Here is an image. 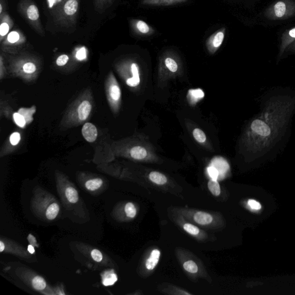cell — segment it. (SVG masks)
<instances>
[{
  "mask_svg": "<svg viewBox=\"0 0 295 295\" xmlns=\"http://www.w3.org/2000/svg\"><path fill=\"white\" fill-rule=\"evenodd\" d=\"M116 0H93L95 10L103 13L110 8Z\"/></svg>",
  "mask_w": 295,
  "mask_h": 295,
  "instance_id": "cell-16",
  "label": "cell"
},
{
  "mask_svg": "<svg viewBox=\"0 0 295 295\" xmlns=\"http://www.w3.org/2000/svg\"><path fill=\"white\" fill-rule=\"evenodd\" d=\"M151 182L159 185H163L168 182V178L165 176L157 171H152L149 175Z\"/></svg>",
  "mask_w": 295,
  "mask_h": 295,
  "instance_id": "cell-17",
  "label": "cell"
},
{
  "mask_svg": "<svg viewBox=\"0 0 295 295\" xmlns=\"http://www.w3.org/2000/svg\"><path fill=\"white\" fill-rule=\"evenodd\" d=\"M182 215L197 225L207 227H215L218 222L212 214L206 212L190 210H181Z\"/></svg>",
  "mask_w": 295,
  "mask_h": 295,
  "instance_id": "cell-5",
  "label": "cell"
},
{
  "mask_svg": "<svg viewBox=\"0 0 295 295\" xmlns=\"http://www.w3.org/2000/svg\"><path fill=\"white\" fill-rule=\"evenodd\" d=\"M0 42L4 40L11 32L14 26V22L9 14L6 12L0 16Z\"/></svg>",
  "mask_w": 295,
  "mask_h": 295,
  "instance_id": "cell-9",
  "label": "cell"
},
{
  "mask_svg": "<svg viewBox=\"0 0 295 295\" xmlns=\"http://www.w3.org/2000/svg\"><path fill=\"white\" fill-rule=\"evenodd\" d=\"M248 205L251 209H254V210H260L261 208V204L255 200V199H249L248 201Z\"/></svg>",
  "mask_w": 295,
  "mask_h": 295,
  "instance_id": "cell-37",
  "label": "cell"
},
{
  "mask_svg": "<svg viewBox=\"0 0 295 295\" xmlns=\"http://www.w3.org/2000/svg\"><path fill=\"white\" fill-rule=\"evenodd\" d=\"M131 70L133 74V78L128 79L126 84L130 87H136L140 82L139 66L136 63H132L131 65Z\"/></svg>",
  "mask_w": 295,
  "mask_h": 295,
  "instance_id": "cell-15",
  "label": "cell"
},
{
  "mask_svg": "<svg viewBox=\"0 0 295 295\" xmlns=\"http://www.w3.org/2000/svg\"><path fill=\"white\" fill-rule=\"evenodd\" d=\"M208 171L209 176L212 179L217 180L218 175H219V173H218V170L215 167H210V168L208 169Z\"/></svg>",
  "mask_w": 295,
  "mask_h": 295,
  "instance_id": "cell-35",
  "label": "cell"
},
{
  "mask_svg": "<svg viewBox=\"0 0 295 295\" xmlns=\"http://www.w3.org/2000/svg\"><path fill=\"white\" fill-rule=\"evenodd\" d=\"M69 61V57L67 55L63 54L60 56L56 61V64L60 66H64L67 64Z\"/></svg>",
  "mask_w": 295,
  "mask_h": 295,
  "instance_id": "cell-34",
  "label": "cell"
},
{
  "mask_svg": "<svg viewBox=\"0 0 295 295\" xmlns=\"http://www.w3.org/2000/svg\"><path fill=\"white\" fill-rule=\"evenodd\" d=\"M117 281V276L116 274L111 273L106 275L103 280V284L105 285V286H108V285H113Z\"/></svg>",
  "mask_w": 295,
  "mask_h": 295,
  "instance_id": "cell-30",
  "label": "cell"
},
{
  "mask_svg": "<svg viewBox=\"0 0 295 295\" xmlns=\"http://www.w3.org/2000/svg\"><path fill=\"white\" fill-rule=\"evenodd\" d=\"M130 26L132 32L138 36L149 37L155 33V30L153 27L141 19H131Z\"/></svg>",
  "mask_w": 295,
  "mask_h": 295,
  "instance_id": "cell-6",
  "label": "cell"
},
{
  "mask_svg": "<svg viewBox=\"0 0 295 295\" xmlns=\"http://www.w3.org/2000/svg\"><path fill=\"white\" fill-rule=\"evenodd\" d=\"M208 187L209 191L214 196L217 197L221 194V188L219 183L216 179H211L209 180L208 183Z\"/></svg>",
  "mask_w": 295,
  "mask_h": 295,
  "instance_id": "cell-20",
  "label": "cell"
},
{
  "mask_svg": "<svg viewBox=\"0 0 295 295\" xmlns=\"http://www.w3.org/2000/svg\"><path fill=\"white\" fill-rule=\"evenodd\" d=\"M188 0H142L141 4L145 6L166 7L187 3Z\"/></svg>",
  "mask_w": 295,
  "mask_h": 295,
  "instance_id": "cell-11",
  "label": "cell"
},
{
  "mask_svg": "<svg viewBox=\"0 0 295 295\" xmlns=\"http://www.w3.org/2000/svg\"><path fill=\"white\" fill-rule=\"evenodd\" d=\"M91 256L93 260L98 263L102 261L103 259V255L101 251L98 250L94 249L91 252Z\"/></svg>",
  "mask_w": 295,
  "mask_h": 295,
  "instance_id": "cell-36",
  "label": "cell"
},
{
  "mask_svg": "<svg viewBox=\"0 0 295 295\" xmlns=\"http://www.w3.org/2000/svg\"><path fill=\"white\" fill-rule=\"evenodd\" d=\"M183 269L190 273H197L198 272V266L193 260L186 261L183 265Z\"/></svg>",
  "mask_w": 295,
  "mask_h": 295,
  "instance_id": "cell-24",
  "label": "cell"
},
{
  "mask_svg": "<svg viewBox=\"0 0 295 295\" xmlns=\"http://www.w3.org/2000/svg\"><path fill=\"white\" fill-rule=\"evenodd\" d=\"M60 212V206L58 204L53 203L47 208L46 216L47 219L53 220L55 219Z\"/></svg>",
  "mask_w": 295,
  "mask_h": 295,
  "instance_id": "cell-19",
  "label": "cell"
},
{
  "mask_svg": "<svg viewBox=\"0 0 295 295\" xmlns=\"http://www.w3.org/2000/svg\"><path fill=\"white\" fill-rule=\"evenodd\" d=\"M103 180L101 178H96L88 180L85 187L90 191H95L102 187Z\"/></svg>",
  "mask_w": 295,
  "mask_h": 295,
  "instance_id": "cell-22",
  "label": "cell"
},
{
  "mask_svg": "<svg viewBox=\"0 0 295 295\" xmlns=\"http://www.w3.org/2000/svg\"><path fill=\"white\" fill-rule=\"evenodd\" d=\"M5 250V246L4 243L1 241L0 242V251L3 252Z\"/></svg>",
  "mask_w": 295,
  "mask_h": 295,
  "instance_id": "cell-41",
  "label": "cell"
},
{
  "mask_svg": "<svg viewBox=\"0 0 295 295\" xmlns=\"http://www.w3.org/2000/svg\"><path fill=\"white\" fill-rule=\"evenodd\" d=\"M190 93L195 98L201 99L204 97V93L200 89H193L192 91H190Z\"/></svg>",
  "mask_w": 295,
  "mask_h": 295,
  "instance_id": "cell-38",
  "label": "cell"
},
{
  "mask_svg": "<svg viewBox=\"0 0 295 295\" xmlns=\"http://www.w3.org/2000/svg\"><path fill=\"white\" fill-rule=\"evenodd\" d=\"M131 155L133 159L136 160H142L146 158L147 156L146 150L144 148L137 146L133 147L131 151Z\"/></svg>",
  "mask_w": 295,
  "mask_h": 295,
  "instance_id": "cell-18",
  "label": "cell"
},
{
  "mask_svg": "<svg viewBox=\"0 0 295 295\" xmlns=\"http://www.w3.org/2000/svg\"><path fill=\"white\" fill-rule=\"evenodd\" d=\"M160 256V251L158 249L152 251L150 257L147 259L145 266L148 270H154L159 263Z\"/></svg>",
  "mask_w": 295,
  "mask_h": 295,
  "instance_id": "cell-13",
  "label": "cell"
},
{
  "mask_svg": "<svg viewBox=\"0 0 295 295\" xmlns=\"http://www.w3.org/2000/svg\"><path fill=\"white\" fill-rule=\"evenodd\" d=\"M125 211L126 216L130 218H134L137 215L136 208L135 205L132 202H128L126 204Z\"/></svg>",
  "mask_w": 295,
  "mask_h": 295,
  "instance_id": "cell-27",
  "label": "cell"
},
{
  "mask_svg": "<svg viewBox=\"0 0 295 295\" xmlns=\"http://www.w3.org/2000/svg\"><path fill=\"white\" fill-rule=\"evenodd\" d=\"M32 285L33 287L37 290H42L45 288L46 284L44 279L36 276L32 280Z\"/></svg>",
  "mask_w": 295,
  "mask_h": 295,
  "instance_id": "cell-26",
  "label": "cell"
},
{
  "mask_svg": "<svg viewBox=\"0 0 295 295\" xmlns=\"http://www.w3.org/2000/svg\"><path fill=\"white\" fill-rule=\"evenodd\" d=\"M17 11L25 19L38 35L45 36V30L42 25L40 13L33 0H21L17 4Z\"/></svg>",
  "mask_w": 295,
  "mask_h": 295,
  "instance_id": "cell-3",
  "label": "cell"
},
{
  "mask_svg": "<svg viewBox=\"0 0 295 295\" xmlns=\"http://www.w3.org/2000/svg\"><path fill=\"white\" fill-rule=\"evenodd\" d=\"M110 97L114 101H118L121 98V90L118 85H113L110 89Z\"/></svg>",
  "mask_w": 295,
  "mask_h": 295,
  "instance_id": "cell-28",
  "label": "cell"
},
{
  "mask_svg": "<svg viewBox=\"0 0 295 295\" xmlns=\"http://www.w3.org/2000/svg\"><path fill=\"white\" fill-rule=\"evenodd\" d=\"M226 28L222 27L209 36L206 41L207 49L211 53H215L220 48L225 39Z\"/></svg>",
  "mask_w": 295,
  "mask_h": 295,
  "instance_id": "cell-7",
  "label": "cell"
},
{
  "mask_svg": "<svg viewBox=\"0 0 295 295\" xmlns=\"http://www.w3.org/2000/svg\"><path fill=\"white\" fill-rule=\"evenodd\" d=\"M80 0H61L52 11V16L57 25L73 28L77 23Z\"/></svg>",
  "mask_w": 295,
  "mask_h": 295,
  "instance_id": "cell-2",
  "label": "cell"
},
{
  "mask_svg": "<svg viewBox=\"0 0 295 295\" xmlns=\"http://www.w3.org/2000/svg\"><path fill=\"white\" fill-rule=\"evenodd\" d=\"M26 40V37L21 30H15L9 32L1 44L2 47L6 49L9 47L23 45L25 44Z\"/></svg>",
  "mask_w": 295,
  "mask_h": 295,
  "instance_id": "cell-8",
  "label": "cell"
},
{
  "mask_svg": "<svg viewBox=\"0 0 295 295\" xmlns=\"http://www.w3.org/2000/svg\"><path fill=\"white\" fill-rule=\"evenodd\" d=\"M294 39L295 27L292 28V30L289 31L288 35L287 36H286V38H283L282 47V49H281V54H282L283 52L285 49V47H287L290 44V43L293 42Z\"/></svg>",
  "mask_w": 295,
  "mask_h": 295,
  "instance_id": "cell-25",
  "label": "cell"
},
{
  "mask_svg": "<svg viewBox=\"0 0 295 295\" xmlns=\"http://www.w3.org/2000/svg\"><path fill=\"white\" fill-rule=\"evenodd\" d=\"M92 110L91 104L88 101H84L80 104L78 108V116L80 120H87Z\"/></svg>",
  "mask_w": 295,
  "mask_h": 295,
  "instance_id": "cell-14",
  "label": "cell"
},
{
  "mask_svg": "<svg viewBox=\"0 0 295 295\" xmlns=\"http://www.w3.org/2000/svg\"><path fill=\"white\" fill-rule=\"evenodd\" d=\"M21 137L20 133L18 132H15L12 133L10 137V142L12 145H16L20 142Z\"/></svg>",
  "mask_w": 295,
  "mask_h": 295,
  "instance_id": "cell-33",
  "label": "cell"
},
{
  "mask_svg": "<svg viewBox=\"0 0 295 295\" xmlns=\"http://www.w3.org/2000/svg\"><path fill=\"white\" fill-rule=\"evenodd\" d=\"M65 195L68 200L72 204L76 203L79 201V194L75 188L69 187L66 190Z\"/></svg>",
  "mask_w": 295,
  "mask_h": 295,
  "instance_id": "cell-21",
  "label": "cell"
},
{
  "mask_svg": "<svg viewBox=\"0 0 295 295\" xmlns=\"http://www.w3.org/2000/svg\"><path fill=\"white\" fill-rule=\"evenodd\" d=\"M28 251H29L30 252V253L31 254H33L34 253V247H33L32 246H28Z\"/></svg>",
  "mask_w": 295,
  "mask_h": 295,
  "instance_id": "cell-42",
  "label": "cell"
},
{
  "mask_svg": "<svg viewBox=\"0 0 295 295\" xmlns=\"http://www.w3.org/2000/svg\"><path fill=\"white\" fill-rule=\"evenodd\" d=\"M295 13V3L291 0H281L270 7L268 16L272 19H284L291 16Z\"/></svg>",
  "mask_w": 295,
  "mask_h": 295,
  "instance_id": "cell-4",
  "label": "cell"
},
{
  "mask_svg": "<svg viewBox=\"0 0 295 295\" xmlns=\"http://www.w3.org/2000/svg\"><path fill=\"white\" fill-rule=\"evenodd\" d=\"M7 6L6 0H0V16L7 12Z\"/></svg>",
  "mask_w": 295,
  "mask_h": 295,
  "instance_id": "cell-39",
  "label": "cell"
},
{
  "mask_svg": "<svg viewBox=\"0 0 295 295\" xmlns=\"http://www.w3.org/2000/svg\"><path fill=\"white\" fill-rule=\"evenodd\" d=\"M23 70L26 73L31 74L36 70V66L33 62L27 61L23 65Z\"/></svg>",
  "mask_w": 295,
  "mask_h": 295,
  "instance_id": "cell-29",
  "label": "cell"
},
{
  "mask_svg": "<svg viewBox=\"0 0 295 295\" xmlns=\"http://www.w3.org/2000/svg\"><path fill=\"white\" fill-rule=\"evenodd\" d=\"M76 57H77L78 59L80 60H82L84 59L85 58V51L83 50H81L80 51L78 52V53L77 54V55H76Z\"/></svg>",
  "mask_w": 295,
  "mask_h": 295,
  "instance_id": "cell-40",
  "label": "cell"
},
{
  "mask_svg": "<svg viewBox=\"0 0 295 295\" xmlns=\"http://www.w3.org/2000/svg\"><path fill=\"white\" fill-rule=\"evenodd\" d=\"M164 64L166 67L168 68L171 72H176L178 70V64L173 57H166L164 59Z\"/></svg>",
  "mask_w": 295,
  "mask_h": 295,
  "instance_id": "cell-23",
  "label": "cell"
},
{
  "mask_svg": "<svg viewBox=\"0 0 295 295\" xmlns=\"http://www.w3.org/2000/svg\"><path fill=\"white\" fill-rule=\"evenodd\" d=\"M13 117L14 121H15V123L19 126L21 127H25L26 121L25 118L24 117L22 114L16 113L13 114Z\"/></svg>",
  "mask_w": 295,
  "mask_h": 295,
  "instance_id": "cell-32",
  "label": "cell"
},
{
  "mask_svg": "<svg viewBox=\"0 0 295 295\" xmlns=\"http://www.w3.org/2000/svg\"><path fill=\"white\" fill-rule=\"evenodd\" d=\"M177 222H178L179 225L182 226L183 230L188 233L189 234L200 239L206 238V234H205V233L202 232L196 226L192 223L185 222V221L182 217L177 218Z\"/></svg>",
  "mask_w": 295,
  "mask_h": 295,
  "instance_id": "cell-10",
  "label": "cell"
},
{
  "mask_svg": "<svg viewBox=\"0 0 295 295\" xmlns=\"http://www.w3.org/2000/svg\"><path fill=\"white\" fill-rule=\"evenodd\" d=\"M193 136L194 139H196L199 142H204L206 141L207 137L206 135H205L204 132L199 129H195L193 131Z\"/></svg>",
  "mask_w": 295,
  "mask_h": 295,
  "instance_id": "cell-31",
  "label": "cell"
},
{
  "mask_svg": "<svg viewBox=\"0 0 295 295\" xmlns=\"http://www.w3.org/2000/svg\"><path fill=\"white\" fill-rule=\"evenodd\" d=\"M82 135L89 142H93L97 139L98 131L96 126L91 123H85L82 128Z\"/></svg>",
  "mask_w": 295,
  "mask_h": 295,
  "instance_id": "cell-12",
  "label": "cell"
},
{
  "mask_svg": "<svg viewBox=\"0 0 295 295\" xmlns=\"http://www.w3.org/2000/svg\"><path fill=\"white\" fill-rule=\"evenodd\" d=\"M294 107L295 99L291 97L271 98L250 123L247 136L250 151L256 155L267 152L286 129Z\"/></svg>",
  "mask_w": 295,
  "mask_h": 295,
  "instance_id": "cell-1",
  "label": "cell"
}]
</instances>
